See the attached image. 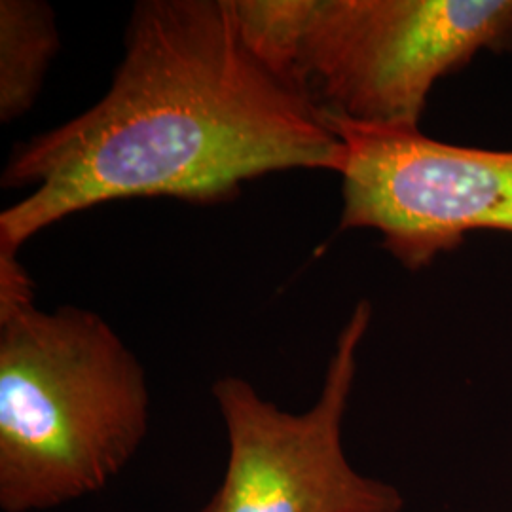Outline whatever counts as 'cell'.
Segmentation results:
<instances>
[{"mask_svg":"<svg viewBox=\"0 0 512 512\" xmlns=\"http://www.w3.org/2000/svg\"><path fill=\"white\" fill-rule=\"evenodd\" d=\"M344 145L340 230H374L406 270L478 230L512 234V150L459 147L421 129L327 120Z\"/></svg>","mask_w":512,"mask_h":512,"instance_id":"5b68a950","label":"cell"},{"mask_svg":"<svg viewBox=\"0 0 512 512\" xmlns=\"http://www.w3.org/2000/svg\"><path fill=\"white\" fill-rule=\"evenodd\" d=\"M57 50L59 33L50 4L0 2V122H14L33 109Z\"/></svg>","mask_w":512,"mask_h":512,"instance_id":"8992f818","label":"cell"},{"mask_svg":"<svg viewBox=\"0 0 512 512\" xmlns=\"http://www.w3.org/2000/svg\"><path fill=\"white\" fill-rule=\"evenodd\" d=\"M258 57L325 120L420 129L437 82L512 52V0H232Z\"/></svg>","mask_w":512,"mask_h":512,"instance_id":"3957f363","label":"cell"},{"mask_svg":"<svg viewBox=\"0 0 512 512\" xmlns=\"http://www.w3.org/2000/svg\"><path fill=\"white\" fill-rule=\"evenodd\" d=\"M370 319L363 300L338 334L319 399L302 414L262 399L238 376L215 382L228 461L219 490L198 512H403V494L357 473L342 440Z\"/></svg>","mask_w":512,"mask_h":512,"instance_id":"277c9868","label":"cell"},{"mask_svg":"<svg viewBox=\"0 0 512 512\" xmlns=\"http://www.w3.org/2000/svg\"><path fill=\"white\" fill-rule=\"evenodd\" d=\"M147 374L95 311L35 306L0 256V509L44 512L105 490L148 435Z\"/></svg>","mask_w":512,"mask_h":512,"instance_id":"7a4b0ae2","label":"cell"},{"mask_svg":"<svg viewBox=\"0 0 512 512\" xmlns=\"http://www.w3.org/2000/svg\"><path fill=\"white\" fill-rule=\"evenodd\" d=\"M124 44L92 109L10 154L0 184L27 194L0 213V256L109 202L213 205L277 171L340 173L342 141L249 46L232 0L137 2Z\"/></svg>","mask_w":512,"mask_h":512,"instance_id":"6da1fadb","label":"cell"}]
</instances>
